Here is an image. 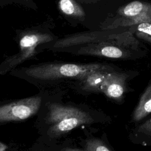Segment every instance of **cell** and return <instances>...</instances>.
Segmentation results:
<instances>
[{"instance_id": "cell-1", "label": "cell", "mask_w": 151, "mask_h": 151, "mask_svg": "<svg viewBox=\"0 0 151 151\" xmlns=\"http://www.w3.org/2000/svg\"><path fill=\"white\" fill-rule=\"evenodd\" d=\"M112 69L110 65L99 63H44L13 70L11 74L34 83L44 84H52L60 80H79L93 72L111 71Z\"/></svg>"}, {"instance_id": "cell-2", "label": "cell", "mask_w": 151, "mask_h": 151, "mask_svg": "<svg viewBox=\"0 0 151 151\" xmlns=\"http://www.w3.org/2000/svg\"><path fill=\"white\" fill-rule=\"evenodd\" d=\"M44 117V134L49 138H57L83 124L93 123L89 113L71 105L49 103Z\"/></svg>"}, {"instance_id": "cell-3", "label": "cell", "mask_w": 151, "mask_h": 151, "mask_svg": "<svg viewBox=\"0 0 151 151\" xmlns=\"http://www.w3.org/2000/svg\"><path fill=\"white\" fill-rule=\"evenodd\" d=\"M54 38L48 33L38 31L28 32L19 40V50L16 54L6 58L0 64V75L12 70L18 65L35 56L37 48L44 47L43 44L48 43Z\"/></svg>"}, {"instance_id": "cell-4", "label": "cell", "mask_w": 151, "mask_h": 151, "mask_svg": "<svg viewBox=\"0 0 151 151\" xmlns=\"http://www.w3.org/2000/svg\"><path fill=\"white\" fill-rule=\"evenodd\" d=\"M117 14L120 17L106 24L103 27L104 29H112L151 22V4L134 1L120 8Z\"/></svg>"}, {"instance_id": "cell-5", "label": "cell", "mask_w": 151, "mask_h": 151, "mask_svg": "<svg viewBox=\"0 0 151 151\" xmlns=\"http://www.w3.org/2000/svg\"><path fill=\"white\" fill-rule=\"evenodd\" d=\"M42 97L34 96L0 106V123L25 120L40 109Z\"/></svg>"}, {"instance_id": "cell-6", "label": "cell", "mask_w": 151, "mask_h": 151, "mask_svg": "<svg viewBox=\"0 0 151 151\" xmlns=\"http://www.w3.org/2000/svg\"><path fill=\"white\" fill-rule=\"evenodd\" d=\"M132 45V42L122 41H106L82 46L76 50L78 54L92 55L112 58H121L127 55L123 47Z\"/></svg>"}, {"instance_id": "cell-7", "label": "cell", "mask_w": 151, "mask_h": 151, "mask_svg": "<svg viewBox=\"0 0 151 151\" xmlns=\"http://www.w3.org/2000/svg\"><path fill=\"white\" fill-rule=\"evenodd\" d=\"M127 75L116 71H110L104 82L101 92L113 99H120L125 90Z\"/></svg>"}, {"instance_id": "cell-8", "label": "cell", "mask_w": 151, "mask_h": 151, "mask_svg": "<svg viewBox=\"0 0 151 151\" xmlns=\"http://www.w3.org/2000/svg\"><path fill=\"white\" fill-rule=\"evenodd\" d=\"M110 71H97L79 80L81 88L87 91H101L102 86Z\"/></svg>"}, {"instance_id": "cell-9", "label": "cell", "mask_w": 151, "mask_h": 151, "mask_svg": "<svg viewBox=\"0 0 151 151\" xmlns=\"http://www.w3.org/2000/svg\"><path fill=\"white\" fill-rule=\"evenodd\" d=\"M150 113H151V84L147 87L141 96L133 111L132 119L134 122H139Z\"/></svg>"}, {"instance_id": "cell-10", "label": "cell", "mask_w": 151, "mask_h": 151, "mask_svg": "<svg viewBox=\"0 0 151 151\" xmlns=\"http://www.w3.org/2000/svg\"><path fill=\"white\" fill-rule=\"evenodd\" d=\"M61 11L68 16L83 18L85 15L83 8L75 0H59Z\"/></svg>"}, {"instance_id": "cell-11", "label": "cell", "mask_w": 151, "mask_h": 151, "mask_svg": "<svg viewBox=\"0 0 151 151\" xmlns=\"http://www.w3.org/2000/svg\"><path fill=\"white\" fill-rule=\"evenodd\" d=\"M84 150L88 151H110L111 150V149L100 139H91L86 142Z\"/></svg>"}, {"instance_id": "cell-12", "label": "cell", "mask_w": 151, "mask_h": 151, "mask_svg": "<svg viewBox=\"0 0 151 151\" xmlns=\"http://www.w3.org/2000/svg\"><path fill=\"white\" fill-rule=\"evenodd\" d=\"M137 132L151 136V118L140 125L137 129Z\"/></svg>"}, {"instance_id": "cell-13", "label": "cell", "mask_w": 151, "mask_h": 151, "mask_svg": "<svg viewBox=\"0 0 151 151\" xmlns=\"http://www.w3.org/2000/svg\"><path fill=\"white\" fill-rule=\"evenodd\" d=\"M137 35L138 37L139 38H141L151 43V36H149L147 34H145L143 32H138L137 33Z\"/></svg>"}, {"instance_id": "cell-14", "label": "cell", "mask_w": 151, "mask_h": 151, "mask_svg": "<svg viewBox=\"0 0 151 151\" xmlns=\"http://www.w3.org/2000/svg\"><path fill=\"white\" fill-rule=\"evenodd\" d=\"M7 148H8V146L0 142V151L6 150L7 149Z\"/></svg>"}, {"instance_id": "cell-15", "label": "cell", "mask_w": 151, "mask_h": 151, "mask_svg": "<svg viewBox=\"0 0 151 151\" xmlns=\"http://www.w3.org/2000/svg\"><path fill=\"white\" fill-rule=\"evenodd\" d=\"M24 1H26V0H24Z\"/></svg>"}]
</instances>
